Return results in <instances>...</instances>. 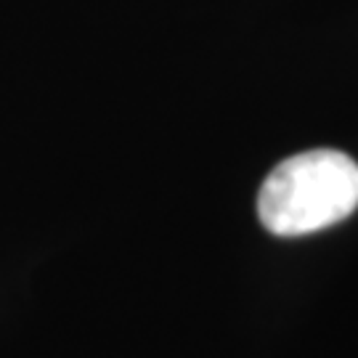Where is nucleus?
Wrapping results in <instances>:
<instances>
[{
  "label": "nucleus",
  "mask_w": 358,
  "mask_h": 358,
  "mask_svg": "<svg viewBox=\"0 0 358 358\" xmlns=\"http://www.w3.org/2000/svg\"><path fill=\"white\" fill-rule=\"evenodd\" d=\"M358 207V165L343 152L294 154L268 173L257 194L260 223L276 236H303L345 220Z\"/></svg>",
  "instance_id": "f257e3e1"
}]
</instances>
